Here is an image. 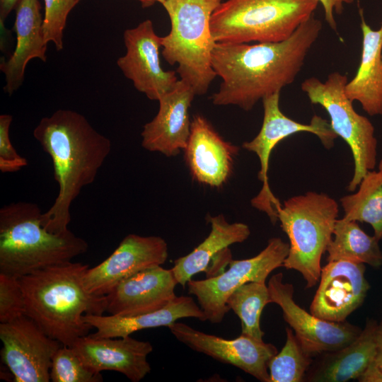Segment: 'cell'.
<instances>
[{
    "mask_svg": "<svg viewBox=\"0 0 382 382\" xmlns=\"http://www.w3.org/2000/svg\"><path fill=\"white\" fill-rule=\"evenodd\" d=\"M168 328L179 342L194 351L233 365L260 381L270 382L268 364L277 353L274 345L243 334L234 339H225L177 321Z\"/></svg>",
    "mask_w": 382,
    "mask_h": 382,
    "instance_id": "cell-14",
    "label": "cell"
},
{
    "mask_svg": "<svg viewBox=\"0 0 382 382\" xmlns=\"http://www.w3.org/2000/svg\"><path fill=\"white\" fill-rule=\"evenodd\" d=\"M137 1H139L141 4V6L143 8L150 7L156 2L154 0H137Z\"/></svg>",
    "mask_w": 382,
    "mask_h": 382,
    "instance_id": "cell-38",
    "label": "cell"
},
{
    "mask_svg": "<svg viewBox=\"0 0 382 382\" xmlns=\"http://www.w3.org/2000/svg\"><path fill=\"white\" fill-rule=\"evenodd\" d=\"M286 334L283 348L268 364L270 382L303 381L313 357L303 349L292 329L286 328Z\"/></svg>",
    "mask_w": 382,
    "mask_h": 382,
    "instance_id": "cell-29",
    "label": "cell"
},
{
    "mask_svg": "<svg viewBox=\"0 0 382 382\" xmlns=\"http://www.w3.org/2000/svg\"><path fill=\"white\" fill-rule=\"evenodd\" d=\"M223 0H166L162 4L171 24L162 37V55L170 65L178 64L180 79L188 83L196 96L205 94L217 76L212 65L216 42L211 16Z\"/></svg>",
    "mask_w": 382,
    "mask_h": 382,
    "instance_id": "cell-5",
    "label": "cell"
},
{
    "mask_svg": "<svg viewBox=\"0 0 382 382\" xmlns=\"http://www.w3.org/2000/svg\"><path fill=\"white\" fill-rule=\"evenodd\" d=\"M168 257V244L163 238L129 234L108 258L87 270L83 284L88 292L106 296L123 279L142 270L162 265Z\"/></svg>",
    "mask_w": 382,
    "mask_h": 382,
    "instance_id": "cell-15",
    "label": "cell"
},
{
    "mask_svg": "<svg viewBox=\"0 0 382 382\" xmlns=\"http://www.w3.org/2000/svg\"><path fill=\"white\" fill-rule=\"evenodd\" d=\"M267 286L270 303L281 308L284 320L294 331L303 349L313 357L345 347L361 332L346 320H325L303 309L294 299L293 285L284 282L282 273L272 275Z\"/></svg>",
    "mask_w": 382,
    "mask_h": 382,
    "instance_id": "cell-12",
    "label": "cell"
},
{
    "mask_svg": "<svg viewBox=\"0 0 382 382\" xmlns=\"http://www.w3.org/2000/svg\"><path fill=\"white\" fill-rule=\"evenodd\" d=\"M270 303L268 286L265 282H249L234 291L226 305L239 318L241 333L263 341L265 332L260 328V316L265 306Z\"/></svg>",
    "mask_w": 382,
    "mask_h": 382,
    "instance_id": "cell-28",
    "label": "cell"
},
{
    "mask_svg": "<svg viewBox=\"0 0 382 382\" xmlns=\"http://www.w3.org/2000/svg\"><path fill=\"white\" fill-rule=\"evenodd\" d=\"M345 219L366 222L374 231V236L382 239V159L378 170H369L354 194L340 199Z\"/></svg>",
    "mask_w": 382,
    "mask_h": 382,
    "instance_id": "cell-27",
    "label": "cell"
},
{
    "mask_svg": "<svg viewBox=\"0 0 382 382\" xmlns=\"http://www.w3.org/2000/svg\"><path fill=\"white\" fill-rule=\"evenodd\" d=\"M80 0H44L42 30L45 42H52L57 50L63 48V32L67 16Z\"/></svg>",
    "mask_w": 382,
    "mask_h": 382,
    "instance_id": "cell-31",
    "label": "cell"
},
{
    "mask_svg": "<svg viewBox=\"0 0 382 382\" xmlns=\"http://www.w3.org/2000/svg\"><path fill=\"white\" fill-rule=\"evenodd\" d=\"M322 28L313 15L281 42H216L212 65L222 81L211 96L212 103L250 111L259 100L281 92L294 81Z\"/></svg>",
    "mask_w": 382,
    "mask_h": 382,
    "instance_id": "cell-1",
    "label": "cell"
},
{
    "mask_svg": "<svg viewBox=\"0 0 382 382\" xmlns=\"http://www.w3.org/2000/svg\"><path fill=\"white\" fill-rule=\"evenodd\" d=\"M357 380L360 382H382V369L375 357L369 362Z\"/></svg>",
    "mask_w": 382,
    "mask_h": 382,
    "instance_id": "cell-35",
    "label": "cell"
},
{
    "mask_svg": "<svg viewBox=\"0 0 382 382\" xmlns=\"http://www.w3.org/2000/svg\"><path fill=\"white\" fill-rule=\"evenodd\" d=\"M318 0H226L210 20L216 42H278L289 38L316 9Z\"/></svg>",
    "mask_w": 382,
    "mask_h": 382,
    "instance_id": "cell-6",
    "label": "cell"
},
{
    "mask_svg": "<svg viewBox=\"0 0 382 382\" xmlns=\"http://www.w3.org/2000/svg\"><path fill=\"white\" fill-rule=\"evenodd\" d=\"M337 202L325 193L308 191L285 200L277 210L280 226L289 239L283 267L299 272L306 289L320 280L322 255L332 239Z\"/></svg>",
    "mask_w": 382,
    "mask_h": 382,
    "instance_id": "cell-7",
    "label": "cell"
},
{
    "mask_svg": "<svg viewBox=\"0 0 382 382\" xmlns=\"http://www.w3.org/2000/svg\"><path fill=\"white\" fill-rule=\"evenodd\" d=\"M14 30L17 42L14 52L1 62L0 70L6 76L4 91L12 95L23 83L26 65L34 58L46 61L45 41L39 0H20L16 8Z\"/></svg>",
    "mask_w": 382,
    "mask_h": 382,
    "instance_id": "cell-21",
    "label": "cell"
},
{
    "mask_svg": "<svg viewBox=\"0 0 382 382\" xmlns=\"http://www.w3.org/2000/svg\"><path fill=\"white\" fill-rule=\"evenodd\" d=\"M323 5L325 12V19L328 25L337 31V23L335 13L341 14L343 11L344 4H350L354 0H318Z\"/></svg>",
    "mask_w": 382,
    "mask_h": 382,
    "instance_id": "cell-34",
    "label": "cell"
},
{
    "mask_svg": "<svg viewBox=\"0 0 382 382\" xmlns=\"http://www.w3.org/2000/svg\"><path fill=\"white\" fill-rule=\"evenodd\" d=\"M347 81V75L334 71L324 81L316 77L306 79L301 88L312 104L319 105L326 110L332 130L349 145L354 170L348 190L354 192L366 173L375 168L377 139L371 121L357 113L347 97L345 87Z\"/></svg>",
    "mask_w": 382,
    "mask_h": 382,
    "instance_id": "cell-8",
    "label": "cell"
},
{
    "mask_svg": "<svg viewBox=\"0 0 382 382\" xmlns=\"http://www.w3.org/2000/svg\"><path fill=\"white\" fill-rule=\"evenodd\" d=\"M289 243L280 238L268 241L267 246L257 255L243 260H231L227 270L205 279H190L189 294L196 296L206 320L220 323L230 311L226 301L241 285L249 282H265L268 275L283 266L288 255Z\"/></svg>",
    "mask_w": 382,
    "mask_h": 382,
    "instance_id": "cell-9",
    "label": "cell"
},
{
    "mask_svg": "<svg viewBox=\"0 0 382 382\" xmlns=\"http://www.w3.org/2000/svg\"><path fill=\"white\" fill-rule=\"evenodd\" d=\"M126 53L117 64L134 88L152 100L173 89L178 79L175 71L163 69L159 57L162 37L154 31L153 23L147 19L124 32Z\"/></svg>",
    "mask_w": 382,
    "mask_h": 382,
    "instance_id": "cell-13",
    "label": "cell"
},
{
    "mask_svg": "<svg viewBox=\"0 0 382 382\" xmlns=\"http://www.w3.org/2000/svg\"><path fill=\"white\" fill-rule=\"evenodd\" d=\"M195 96L192 87L179 79L173 89L158 100V113L144 126L142 147L168 157L183 151L190 134L189 110Z\"/></svg>",
    "mask_w": 382,
    "mask_h": 382,
    "instance_id": "cell-18",
    "label": "cell"
},
{
    "mask_svg": "<svg viewBox=\"0 0 382 382\" xmlns=\"http://www.w3.org/2000/svg\"><path fill=\"white\" fill-rule=\"evenodd\" d=\"M20 0H0V24L4 28V23L11 11L14 9Z\"/></svg>",
    "mask_w": 382,
    "mask_h": 382,
    "instance_id": "cell-36",
    "label": "cell"
},
{
    "mask_svg": "<svg viewBox=\"0 0 382 382\" xmlns=\"http://www.w3.org/2000/svg\"><path fill=\"white\" fill-rule=\"evenodd\" d=\"M211 225L208 236L189 254L174 261L171 270L178 284L185 286L192 277L207 271L213 259L234 243L245 241L250 234L249 226L243 223H229L223 214L207 216Z\"/></svg>",
    "mask_w": 382,
    "mask_h": 382,
    "instance_id": "cell-25",
    "label": "cell"
},
{
    "mask_svg": "<svg viewBox=\"0 0 382 382\" xmlns=\"http://www.w3.org/2000/svg\"><path fill=\"white\" fill-rule=\"evenodd\" d=\"M378 323L366 320L359 336L339 349L318 354L307 371L304 381L311 382H345L357 379L375 357Z\"/></svg>",
    "mask_w": 382,
    "mask_h": 382,
    "instance_id": "cell-22",
    "label": "cell"
},
{
    "mask_svg": "<svg viewBox=\"0 0 382 382\" xmlns=\"http://www.w3.org/2000/svg\"><path fill=\"white\" fill-rule=\"evenodd\" d=\"M154 1H155L156 2H158V3H161V4H163L166 0H154Z\"/></svg>",
    "mask_w": 382,
    "mask_h": 382,
    "instance_id": "cell-39",
    "label": "cell"
},
{
    "mask_svg": "<svg viewBox=\"0 0 382 382\" xmlns=\"http://www.w3.org/2000/svg\"><path fill=\"white\" fill-rule=\"evenodd\" d=\"M363 36L361 61L356 75L347 81L345 92L352 101L359 102L369 115H382V22L373 30L359 10Z\"/></svg>",
    "mask_w": 382,
    "mask_h": 382,
    "instance_id": "cell-24",
    "label": "cell"
},
{
    "mask_svg": "<svg viewBox=\"0 0 382 382\" xmlns=\"http://www.w3.org/2000/svg\"><path fill=\"white\" fill-rule=\"evenodd\" d=\"M25 315L23 294L18 278L0 273V323Z\"/></svg>",
    "mask_w": 382,
    "mask_h": 382,
    "instance_id": "cell-32",
    "label": "cell"
},
{
    "mask_svg": "<svg viewBox=\"0 0 382 382\" xmlns=\"http://www.w3.org/2000/svg\"><path fill=\"white\" fill-rule=\"evenodd\" d=\"M37 204L13 202L0 209V273L16 278L71 261L88 250V243L68 230L47 231Z\"/></svg>",
    "mask_w": 382,
    "mask_h": 382,
    "instance_id": "cell-4",
    "label": "cell"
},
{
    "mask_svg": "<svg viewBox=\"0 0 382 382\" xmlns=\"http://www.w3.org/2000/svg\"><path fill=\"white\" fill-rule=\"evenodd\" d=\"M96 338L89 335L78 338L72 349L83 364L91 371H115L132 382H139L150 371L147 356L153 351L149 342L130 335Z\"/></svg>",
    "mask_w": 382,
    "mask_h": 382,
    "instance_id": "cell-19",
    "label": "cell"
},
{
    "mask_svg": "<svg viewBox=\"0 0 382 382\" xmlns=\"http://www.w3.org/2000/svg\"><path fill=\"white\" fill-rule=\"evenodd\" d=\"M1 357L16 382H49L52 357L63 345L28 316L0 323Z\"/></svg>",
    "mask_w": 382,
    "mask_h": 382,
    "instance_id": "cell-11",
    "label": "cell"
},
{
    "mask_svg": "<svg viewBox=\"0 0 382 382\" xmlns=\"http://www.w3.org/2000/svg\"><path fill=\"white\" fill-rule=\"evenodd\" d=\"M365 265L349 261H331L321 268L319 286L310 312L325 320L343 322L364 302L370 288Z\"/></svg>",
    "mask_w": 382,
    "mask_h": 382,
    "instance_id": "cell-16",
    "label": "cell"
},
{
    "mask_svg": "<svg viewBox=\"0 0 382 382\" xmlns=\"http://www.w3.org/2000/svg\"><path fill=\"white\" fill-rule=\"evenodd\" d=\"M89 265L71 261L48 267L18 278L25 315L51 338L71 347L88 335L92 326L85 314L103 315L106 296L87 291L83 277Z\"/></svg>",
    "mask_w": 382,
    "mask_h": 382,
    "instance_id": "cell-3",
    "label": "cell"
},
{
    "mask_svg": "<svg viewBox=\"0 0 382 382\" xmlns=\"http://www.w3.org/2000/svg\"><path fill=\"white\" fill-rule=\"evenodd\" d=\"M52 382H102L100 373L87 368L71 347L62 345L54 353L50 369Z\"/></svg>",
    "mask_w": 382,
    "mask_h": 382,
    "instance_id": "cell-30",
    "label": "cell"
},
{
    "mask_svg": "<svg viewBox=\"0 0 382 382\" xmlns=\"http://www.w3.org/2000/svg\"><path fill=\"white\" fill-rule=\"evenodd\" d=\"M184 158L196 182L221 187L229 180L239 147L226 141L202 115L191 120L190 134Z\"/></svg>",
    "mask_w": 382,
    "mask_h": 382,
    "instance_id": "cell-17",
    "label": "cell"
},
{
    "mask_svg": "<svg viewBox=\"0 0 382 382\" xmlns=\"http://www.w3.org/2000/svg\"><path fill=\"white\" fill-rule=\"evenodd\" d=\"M195 318L205 321V315L189 296H176L163 308L135 316L122 317L110 315L85 314V322L96 329L89 335L96 338L122 337L134 332L161 326L169 327L178 320Z\"/></svg>",
    "mask_w": 382,
    "mask_h": 382,
    "instance_id": "cell-23",
    "label": "cell"
},
{
    "mask_svg": "<svg viewBox=\"0 0 382 382\" xmlns=\"http://www.w3.org/2000/svg\"><path fill=\"white\" fill-rule=\"evenodd\" d=\"M33 137L50 155L59 186L53 204L42 214V224L50 233H62L69 230L72 202L95 180L111 151V141L83 115L63 109L42 117Z\"/></svg>",
    "mask_w": 382,
    "mask_h": 382,
    "instance_id": "cell-2",
    "label": "cell"
},
{
    "mask_svg": "<svg viewBox=\"0 0 382 382\" xmlns=\"http://www.w3.org/2000/svg\"><path fill=\"white\" fill-rule=\"evenodd\" d=\"M279 97L280 92H277L262 100L264 115L261 129L254 139L242 145L243 149L255 153L260 163L258 179L263 185L259 194L252 199V205L265 212L272 224L278 220L277 209L281 207L268 184L269 161L273 149L284 139L299 132L315 134L326 148L332 147L337 137L330 123L318 115H314L310 124H302L286 116L279 108Z\"/></svg>",
    "mask_w": 382,
    "mask_h": 382,
    "instance_id": "cell-10",
    "label": "cell"
},
{
    "mask_svg": "<svg viewBox=\"0 0 382 382\" xmlns=\"http://www.w3.org/2000/svg\"><path fill=\"white\" fill-rule=\"evenodd\" d=\"M13 117L11 115H0V170L2 173H13L27 166L28 161L18 154L13 146L9 129Z\"/></svg>",
    "mask_w": 382,
    "mask_h": 382,
    "instance_id": "cell-33",
    "label": "cell"
},
{
    "mask_svg": "<svg viewBox=\"0 0 382 382\" xmlns=\"http://www.w3.org/2000/svg\"><path fill=\"white\" fill-rule=\"evenodd\" d=\"M176 284L171 269L158 265L142 270L121 281L106 295V311L129 317L159 310L177 296Z\"/></svg>",
    "mask_w": 382,
    "mask_h": 382,
    "instance_id": "cell-20",
    "label": "cell"
},
{
    "mask_svg": "<svg viewBox=\"0 0 382 382\" xmlns=\"http://www.w3.org/2000/svg\"><path fill=\"white\" fill-rule=\"evenodd\" d=\"M375 359L382 369V320L378 323L376 332V354Z\"/></svg>",
    "mask_w": 382,
    "mask_h": 382,
    "instance_id": "cell-37",
    "label": "cell"
},
{
    "mask_svg": "<svg viewBox=\"0 0 382 382\" xmlns=\"http://www.w3.org/2000/svg\"><path fill=\"white\" fill-rule=\"evenodd\" d=\"M334 238L327 248L328 262L349 261L367 264L373 267L382 265V251L376 236L366 234L355 221L337 219Z\"/></svg>",
    "mask_w": 382,
    "mask_h": 382,
    "instance_id": "cell-26",
    "label": "cell"
}]
</instances>
